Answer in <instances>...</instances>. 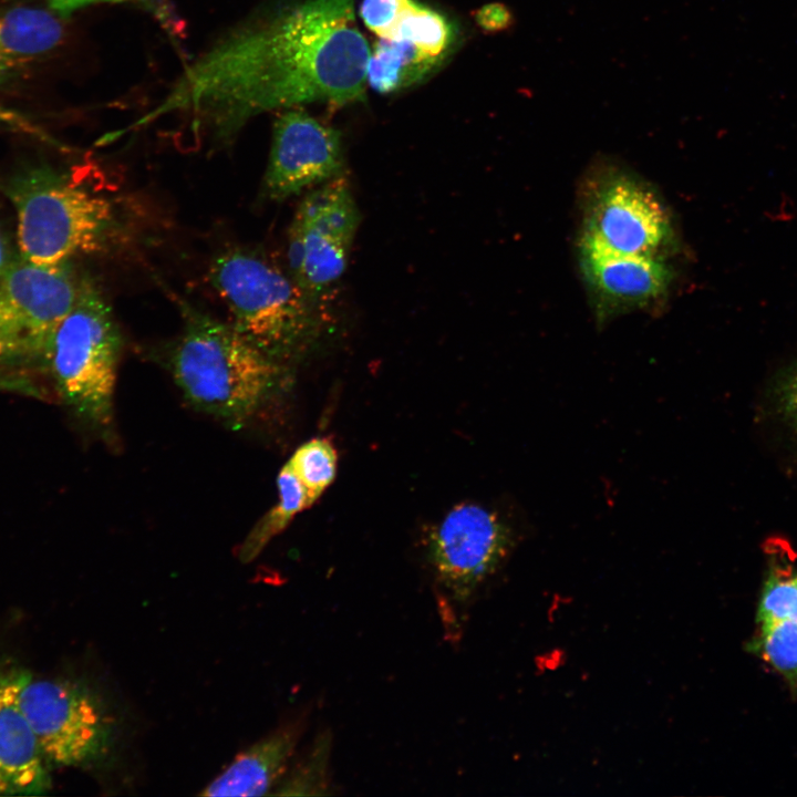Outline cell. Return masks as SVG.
Instances as JSON below:
<instances>
[{"label": "cell", "instance_id": "obj_11", "mask_svg": "<svg viewBox=\"0 0 797 797\" xmlns=\"http://www.w3.org/2000/svg\"><path fill=\"white\" fill-rule=\"evenodd\" d=\"M345 174L341 134L300 107L273 123L262 195L281 201Z\"/></svg>", "mask_w": 797, "mask_h": 797}, {"label": "cell", "instance_id": "obj_22", "mask_svg": "<svg viewBox=\"0 0 797 797\" xmlns=\"http://www.w3.org/2000/svg\"><path fill=\"white\" fill-rule=\"evenodd\" d=\"M330 737L323 734L292 772L278 785L276 795H322L328 787Z\"/></svg>", "mask_w": 797, "mask_h": 797}, {"label": "cell", "instance_id": "obj_19", "mask_svg": "<svg viewBox=\"0 0 797 797\" xmlns=\"http://www.w3.org/2000/svg\"><path fill=\"white\" fill-rule=\"evenodd\" d=\"M746 649L797 690V621L758 625Z\"/></svg>", "mask_w": 797, "mask_h": 797}, {"label": "cell", "instance_id": "obj_27", "mask_svg": "<svg viewBox=\"0 0 797 797\" xmlns=\"http://www.w3.org/2000/svg\"><path fill=\"white\" fill-rule=\"evenodd\" d=\"M474 20L488 34L507 31L515 23L511 9L501 2L484 4L474 12Z\"/></svg>", "mask_w": 797, "mask_h": 797}, {"label": "cell", "instance_id": "obj_14", "mask_svg": "<svg viewBox=\"0 0 797 797\" xmlns=\"http://www.w3.org/2000/svg\"><path fill=\"white\" fill-rule=\"evenodd\" d=\"M304 728L301 718L287 723L240 752L200 791L201 796H260L281 782Z\"/></svg>", "mask_w": 797, "mask_h": 797}, {"label": "cell", "instance_id": "obj_21", "mask_svg": "<svg viewBox=\"0 0 797 797\" xmlns=\"http://www.w3.org/2000/svg\"><path fill=\"white\" fill-rule=\"evenodd\" d=\"M287 464L306 487L313 504L334 479L337 454L328 439L314 438L301 445Z\"/></svg>", "mask_w": 797, "mask_h": 797}, {"label": "cell", "instance_id": "obj_13", "mask_svg": "<svg viewBox=\"0 0 797 797\" xmlns=\"http://www.w3.org/2000/svg\"><path fill=\"white\" fill-rule=\"evenodd\" d=\"M19 681L20 675L0 676V795H42L51 779L18 703Z\"/></svg>", "mask_w": 797, "mask_h": 797}, {"label": "cell", "instance_id": "obj_3", "mask_svg": "<svg viewBox=\"0 0 797 797\" xmlns=\"http://www.w3.org/2000/svg\"><path fill=\"white\" fill-rule=\"evenodd\" d=\"M208 279L227 309L228 323L282 364L303 351L330 317L329 300L308 294L287 269L256 249L219 252Z\"/></svg>", "mask_w": 797, "mask_h": 797}, {"label": "cell", "instance_id": "obj_6", "mask_svg": "<svg viewBox=\"0 0 797 797\" xmlns=\"http://www.w3.org/2000/svg\"><path fill=\"white\" fill-rule=\"evenodd\" d=\"M18 703L46 762L56 766H84L110 754L114 721L102 698L89 687L23 674Z\"/></svg>", "mask_w": 797, "mask_h": 797}, {"label": "cell", "instance_id": "obj_12", "mask_svg": "<svg viewBox=\"0 0 797 797\" xmlns=\"http://www.w3.org/2000/svg\"><path fill=\"white\" fill-rule=\"evenodd\" d=\"M580 265L601 313L652 304L664 297L672 280L662 256L618 253L584 242Z\"/></svg>", "mask_w": 797, "mask_h": 797}, {"label": "cell", "instance_id": "obj_23", "mask_svg": "<svg viewBox=\"0 0 797 797\" xmlns=\"http://www.w3.org/2000/svg\"><path fill=\"white\" fill-rule=\"evenodd\" d=\"M767 401L774 418L797 443V358L775 375Z\"/></svg>", "mask_w": 797, "mask_h": 797}, {"label": "cell", "instance_id": "obj_25", "mask_svg": "<svg viewBox=\"0 0 797 797\" xmlns=\"http://www.w3.org/2000/svg\"><path fill=\"white\" fill-rule=\"evenodd\" d=\"M51 10L60 17H68L73 12L94 4L103 3H132L148 9L161 21H169V10L165 0H45Z\"/></svg>", "mask_w": 797, "mask_h": 797}, {"label": "cell", "instance_id": "obj_8", "mask_svg": "<svg viewBox=\"0 0 797 797\" xmlns=\"http://www.w3.org/2000/svg\"><path fill=\"white\" fill-rule=\"evenodd\" d=\"M81 280L70 261L44 267L15 256L0 275V362L44 359Z\"/></svg>", "mask_w": 797, "mask_h": 797}, {"label": "cell", "instance_id": "obj_15", "mask_svg": "<svg viewBox=\"0 0 797 797\" xmlns=\"http://www.w3.org/2000/svg\"><path fill=\"white\" fill-rule=\"evenodd\" d=\"M53 10L17 6L0 10V85L55 50L64 27Z\"/></svg>", "mask_w": 797, "mask_h": 797}, {"label": "cell", "instance_id": "obj_10", "mask_svg": "<svg viewBox=\"0 0 797 797\" xmlns=\"http://www.w3.org/2000/svg\"><path fill=\"white\" fill-rule=\"evenodd\" d=\"M514 545L509 526L477 504H460L431 531L427 557L449 596L467 601L504 562Z\"/></svg>", "mask_w": 797, "mask_h": 797}, {"label": "cell", "instance_id": "obj_20", "mask_svg": "<svg viewBox=\"0 0 797 797\" xmlns=\"http://www.w3.org/2000/svg\"><path fill=\"white\" fill-rule=\"evenodd\" d=\"M797 621V569L773 560L763 581L756 610L758 625Z\"/></svg>", "mask_w": 797, "mask_h": 797}, {"label": "cell", "instance_id": "obj_9", "mask_svg": "<svg viewBox=\"0 0 797 797\" xmlns=\"http://www.w3.org/2000/svg\"><path fill=\"white\" fill-rule=\"evenodd\" d=\"M610 168L584 186L580 242L618 253L661 256L673 230L664 204L643 180Z\"/></svg>", "mask_w": 797, "mask_h": 797}, {"label": "cell", "instance_id": "obj_16", "mask_svg": "<svg viewBox=\"0 0 797 797\" xmlns=\"http://www.w3.org/2000/svg\"><path fill=\"white\" fill-rule=\"evenodd\" d=\"M441 61L407 41L380 38L369 58L366 82L374 91L390 94L423 80Z\"/></svg>", "mask_w": 797, "mask_h": 797}, {"label": "cell", "instance_id": "obj_18", "mask_svg": "<svg viewBox=\"0 0 797 797\" xmlns=\"http://www.w3.org/2000/svg\"><path fill=\"white\" fill-rule=\"evenodd\" d=\"M384 39L407 41L424 53L443 60L452 45L454 30L443 14L412 0Z\"/></svg>", "mask_w": 797, "mask_h": 797}, {"label": "cell", "instance_id": "obj_4", "mask_svg": "<svg viewBox=\"0 0 797 797\" xmlns=\"http://www.w3.org/2000/svg\"><path fill=\"white\" fill-rule=\"evenodd\" d=\"M6 195L17 214L19 253L38 266H58L103 249L116 226L105 196L48 166L12 176Z\"/></svg>", "mask_w": 797, "mask_h": 797}, {"label": "cell", "instance_id": "obj_24", "mask_svg": "<svg viewBox=\"0 0 797 797\" xmlns=\"http://www.w3.org/2000/svg\"><path fill=\"white\" fill-rule=\"evenodd\" d=\"M412 0H363L360 17L365 27L380 38H386Z\"/></svg>", "mask_w": 797, "mask_h": 797}, {"label": "cell", "instance_id": "obj_26", "mask_svg": "<svg viewBox=\"0 0 797 797\" xmlns=\"http://www.w3.org/2000/svg\"><path fill=\"white\" fill-rule=\"evenodd\" d=\"M0 132L23 134L41 142L56 145L58 143L45 130L38 125L27 114L9 107L0 102Z\"/></svg>", "mask_w": 797, "mask_h": 797}, {"label": "cell", "instance_id": "obj_2", "mask_svg": "<svg viewBox=\"0 0 797 797\" xmlns=\"http://www.w3.org/2000/svg\"><path fill=\"white\" fill-rule=\"evenodd\" d=\"M184 327L168 365L184 397L234 428L248 424L266 405L284 368L228 322L179 301Z\"/></svg>", "mask_w": 797, "mask_h": 797}, {"label": "cell", "instance_id": "obj_17", "mask_svg": "<svg viewBox=\"0 0 797 797\" xmlns=\"http://www.w3.org/2000/svg\"><path fill=\"white\" fill-rule=\"evenodd\" d=\"M278 503L250 530L238 549V559L250 562L292 518L312 505L308 491L288 464L277 478Z\"/></svg>", "mask_w": 797, "mask_h": 797}, {"label": "cell", "instance_id": "obj_7", "mask_svg": "<svg viewBox=\"0 0 797 797\" xmlns=\"http://www.w3.org/2000/svg\"><path fill=\"white\" fill-rule=\"evenodd\" d=\"M360 219L345 174L303 196L288 232L287 271L311 297L329 300L348 267Z\"/></svg>", "mask_w": 797, "mask_h": 797}, {"label": "cell", "instance_id": "obj_5", "mask_svg": "<svg viewBox=\"0 0 797 797\" xmlns=\"http://www.w3.org/2000/svg\"><path fill=\"white\" fill-rule=\"evenodd\" d=\"M122 334L97 286L82 277L76 300L44 354L56 391L80 417L102 429L113 425Z\"/></svg>", "mask_w": 797, "mask_h": 797}, {"label": "cell", "instance_id": "obj_1", "mask_svg": "<svg viewBox=\"0 0 797 797\" xmlns=\"http://www.w3.org/2000/svg\"><path fill=\"white\" fill-rule=\"evenodd\" d=\"M353 2L304 0L247 20L188 63L137 124L186 115L228 142L266 112L363 101L371 50Z\"/></svg>", "mask_w": 797, "mask_h": 797}, {"label": "cell", "instance_id": "obj_28", "mask_svg": "<svg viewBox=\"0 0 797 797\" xmlns=\"http://www.w3.org/2000/svg\"><path fill=\"white\" fill-rule=\"evenodd\" d=\"M15 256L6 235L0 229V275L10 266Z\"/></svg>", "mask_w": 797, "mask_h": 797}]
</instances>
